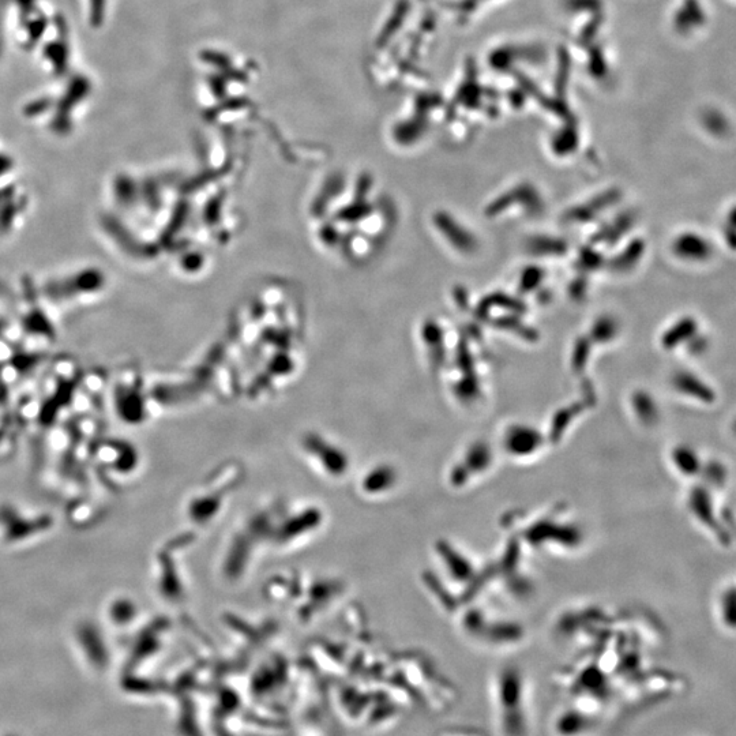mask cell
<instances>
[{
  "mask_svg": "<svg viewBox=\"0 0 736 736\" xmlns=\"http://www.w3.org/2000/svg\"><path fill=\"white\" fill-rule=\"evenodd\" d=\"M5 736H17V735L10 734V735H5Z\"/></svg>",
  "mask_w": 736,
  "mask_h": 736,
  "instance_id": "1",
  "label": "cell"
}]
</instances>
